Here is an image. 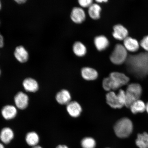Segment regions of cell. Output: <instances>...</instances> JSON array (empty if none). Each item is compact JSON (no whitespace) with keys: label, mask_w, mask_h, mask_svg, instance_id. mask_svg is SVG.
Returning <instances> with one entry per match:
<instances>
[{"label":"cell","mask_w":148,"mask_h":148,"mask_svg":"<svg viewBox=\"0 0 148 148\" xmlns=\"http://www.w3.org/2000/svg\"><path fill=\"white\" fill-rule=\"evenodd\" d=\"M129 71L137 77L148 75V51L127 56L125 61Z\"/></svg>","instance_id":"1"},{"label":"cell","mask_w":148,"mask_h":148,"mask_svg":"<svg viewBox=\"0 0 148 148\" xmlns=\"http://www.w3.org/2000/svg\"><path fill=\"white\" fill-rule=\"evenodd\" d=\"M130 80L124 74L119 72H112L110 76L103 79V86L106 91L115 90L128 83Z\"/></svg>","instance_id":"2"},{"label":"cell","mask_w":148,"mask_h":148,"mask_svg":"<svg viewBox=\"0 0 148 148\" xmlns=\"http://www.w3.org/2000/svg\"><path fill=\"white\" fill-rule=\"evenodd\" d=\"M133 129V123L127 118H121L116 122L114 125V130L116 136L121 138H127Z\"/></svg>","instance_id":"3"},{"label":"cell","mask_w":148,"mask_h":148,"mask_svg":"<svg viewBox=\"0 0 148 148\" xmlns=\"http://www.w3.org/2000/svg\"><path fill=\"white\" fill-rule=\"evenodd\" d=\"M142 87L138 83H131L125 91V106L129 108L131 104L140 99L142 94Z\"/></svg>","instance_id":"4"},{"label":"cell","mask_w":148,"mask_h":148,"mask_svg":"<svg viewBox=\"0 0 148 148\" xmlns=\"http://www.w3.org/2000/svg\"><path fill=\"white\" fill-rule=\"evenodd\" d=\"M106 99L107 103L112 108H121L125 106V91L120 90L117 94L110 91L106 94Z\"/></svg>","instance_id":"5"},{"label":"cell","mask_w":148,"mask_h":148,"mask_svg":"<svg viewBox=\"0 0 148 148\" xmlns=\"http://www.w3.org/2000/svg\"><path fill=\"white\" fill-rule=\"evenodd\" d=\"M127 56V50L124 46L118 44H116L111 53L110 58L113 63L119 65L125 62Z\"/></svg>","instance_id":"6"},{"label":"cell","mask_w":148,"mask_h":148,"mask_svg":"<svg viewBox=\"0 0 148 148\" xmlns=\"http://www.w3.org/2000/svg\"><path fill=\"white\" fill-rule=\"evenodd\" d=\"M29 101L28 96L23 92H18L14 97L16 107L20 110H23L26 108L28 105Z\"/></svg>","instance_id":"7"},{"label":"cell","mask_w":148,"mask_h":148,"mask_svg":"<svg viewBox=\"0 0 148 148\" xmlns=\"http://www.w3.org/2000/svg\"><path fill=\"white\" fill-rule=\"evenodd\" d=\"M113 36L116 39L124 40L128 36V32L127 29L120 24H118L114 25L113 27Z\"/></svg>","instance_id":"8"},{"label":"cell","mask_w":148,"mask_h":148,"mask_svg":"<svg viewBox=\"0 0 148 148\" xmlns=\"http://www.w3.org/2000/svg\"><path fill=\"white\" fill-rule=\"evenodd\" d=\"M17 108L12 105H7L3 107L1 110V114L5 120L14 119L17 114Z\"/></svg>","instance_id":"9"},{"label":"cell","mask_w":148,"mask_h":148,"mask_svg":"<svg viewBox=\"0 0 148 148\" xmlns=\"http://www.w3.org/2000/svg\"><path fill=\"white\" fill-rule=\"evenodd\" d=\"M70 16L74 23H80L84 21L86 16L84 10L82 8L75 7L72 10Z\"/></svg>","instance_id":"10"},{"label":"cell","mask_w":148,"mask_h":148,"mask_svg":"<svg viewBox=\"0 0 148 148\" xmlns=\"http://www.w3.org/2000/svg\"><path fill=\"white\" fill-rule=\"evenodd\" d=\"M66 110L70 116L77 118L80 115L82 109L77 102L72 101L66 105Z\"/></svg>","instance_id":"11"},{"label":"cell","mask_w":148,"mask_h":148,"mask_svg":"<svg viewBox=\"0 0 148 148\" xmlns=\"http://www.w3.org/2000/svg\"><path fill=\"white\" fill-rule=\"evenodd\" d=\"M14 55L16 60L21 63L26 62L28 60V53L22 46H18L16 48Z\"/></svg>","instance_id":"12"},{"label":"cell","mask_w":148,"mask_h":148,"mask_svg":"<svg viewBox=\"0 0 148 148\" xmlns=\"http://www.w3.org/2000/svg\"><path fill=\"white\" fill-rule=\"evenodd\" d=\"M124 46L127 50L136 52L139 49V44L136 39L127 36L124 40Z\"/></svg>","instance_id":"13"},{"label":"cell","mask_w":148,"mask_h":148,"mask_svg":"<svg viewBox=\"0 0 148 148\" xmlns=\"http://www.w3.org/2000/svg\"><path fill=\"white\" fill-rule=\"evenodd\" d=\"M56 99L60 104L67 105L71 101V96L68 90H63L57 94Z\"/></svg>","instance_id":"14"},{"label":"cell","mask_w":148,"mask_h":148,"mask_svg":"<svg viewBox=\"0 0 148 148\" xmlns=\"http://www.w3.org/2000/svg\"><path fill=\"white\" fill-rule=\"evenodd\" d=\"M14 137L13 131L9 127H5L2 130L0 133V139L5 144H8Z\"/></svg>","instance_id":"15"},{"label":"cell","mask_w":148,"mask_h":148,"mask_svg":"<svg viewBox=\"0 0 148 148\" xmlns=\"http://www.w3.org/2000/svg\"><path fill=\"white\" fill-rule=\"evenodd\" d=\"M23 86L26 91L29 92H35L38 90V84L35 79L27 78L24 79Z\"/></svg>","instance_id":"16"},{"label":"cell","mask_w":148,"mask_h":148,"mask_svg":"<svg viewBox=\"0 0 148 148\" xmlns=\"http://www.w3.org/2000/svg\"><path fill=\"white\" fill-rule=\"evenodd\" d=\"M81 73L83 78L86 80H95L98 77L97 71L91 68L86 67L83 68Z\"/></svg>","instance_id":"17"},{"label":"cell","mask_w":148,"mask_h":148,"mask_svg":"<svg viewBox=\"0 0 148 148\" xmlns=\"http://www.w3.org/2000/svg\"><path fill=\"white\" fill-rule=\"evenodd\" d=\"M94 42L96 47L99 51L104 50L109 45L108 39L102 35L96 37L94 38Z\"/></svg>","instance_id":"18"},{"label":"cell","mask_w":148,"mask_h":148,"mask_svg":"<svg viewBox=\"0 0 148 148\" xmlns=\"http://www.w3.org/2000/svg\"><path fill=\"white\" fill-rule=\"evenodd\" d=\"M129 108L134 114L142 113L146 110V104L143 101L139 99L132 103Z\"/></svg>","instance_id":"19"},{"label":"cell","mask_w":148,"mask_h":148,"mask_svg":"<svg viewBox=\"0 0 148 148\" xmlns=\"http://www.w3.org/2000/svg\"><path fill=\"white\" fill-rule=\"evenodd\" d=\"M39 136L38 134L34 131L28 133L25 136V141L27 144L31 147L38 145L39 142Z\"/></svg>","instance_id":"20"},{"label":"cell","mask_w":148,"mask_h":148,"mask_svg":"<svg viewBox=\"0 0 148 148\" xmlns=\"http://www.w3.org/2000/svg\"><path fill=\"white\" fill-rule=\"evenodd\" d=\"M101 10V7L99 5L96 3H92L89 7L88 14L92 19H97L100 17Z\"/></svg>","instance_id":"21"},{"label":"cell","mask_w":148,"mask_h":148,"mask_svg":"<svg viewBox=\"0 0 148 148\" xmlns=\"http://www.w3.org/2000/svg\"><path fill=\"white\" fill-rule=\"evenodd\" d=\"M136 144L139 148H148V134L147 132L138 134Z\"/></svg>","instance_id":"22"},{"label":"cell","mask_w":148,"mask_h":148,"mask_svg":"<svg viewBox=\"0 0 148 148\" xmlns=\"http://www.w3.org/2000/svg\"><path fill=\"white\" fill-rule=\"evenodd\" d=\"M73 50L74 53L79 57L83 56L86 53V46L80 42H76L74 44Z\"/></svg>","instance_id":"23"},{"label":"cell","mask_w":148,"mask_h":148,"mask_svg":"<svg viewBox=\"0 0 148 148\" xmlns=\"http://www.w3.org/2000/svg\"><path fill=\"white\" fill-rule=\"evenodd\" d=\"M83 148H95L96 142L93 138L86 137L83 139L81 142Z\"/></svg>","instance_id":"24"},{"label":"cell","mask_w":148,"mask_h":148,"mask_svg":"<svg viewBox=\"0 0 148 148\" xmlns=\"http://www.w3.org/2000/svg\"><path fill=\"white\" fill-rule=\"evenodd\" d=\"M140 45L147 51H148V36H144L140 40Z\"/></svg>","instance_id":"25"},{"label":"cell","mask_w":148,"mask_h":148,"mask_svg":"<svg viewBox=\"0 0 148 148\" xmlns=\"http://www.w3.org/2000/svg\"><path fill=\"white\" fill-rule=\"evenodd\" d=\"M79 5L83 7H89L92 3V0H79Z\"/></svg>","instance_id":"26"},{"label":"cell","mask_w":148,"mask_h":148,"mask_svg":"<svg viewBox=\"0 0 148 148\" xmlns=\"http://www.w3.org/2000/svg\"><path fill=\"white\" fill-rule=\"evenodd\" d=\"M3 45H4V42H3V37L0 33V48L3 47Z\"/></svg>","instance_id":"27"},{"label":"cell","mask_w":148,"mask_h":148,"mask_svg":"<svg viewBox=\"0 0 148 148\" xmlns=\"http://www.w3.org/2000/svg\"><path fill=\"white\" fill-rule=\"evenodd\" d=\"M15 1H16L18 4H21L25 3L27 1L26 0H16Z\"/></svg>","instance_id":"28"},{"label":"cell","mask_w":148,"mask_h":148,"mask_svg":"<svg viewBox=\"0 0 148 148\" xmlns=\"http://www.w3.org/2000/svg\"><path fill=\"white\" fill-rule=\"evenodd\" d=\"M56 148H68L67 146L65 145H59Z\"/></svg>","instance_id":"29"},{"label":"cell","mask_w":148,"mask_h":148,"mask_svg":"<svg viewBox=\"0 0 148 148\" xmlns=\"http://www.w3.org/2000/svg\"><path fill=\"white\" fill-rule=\"evenodd\" d=\"M108 1H107V0H97V1H97V3H102L103 2H106Z\"/></svg>","instance_id":"30"},{"label":"cell","mask_w":148,"mask_h":148,"mask_svg":"<svg viewBox=\"0 0 148 148\" xmlns=\"http://www.w3.org/2000/svg\"><path fill=\"white\" fill-rule=\"evenodd\" d=\"M32 148H42L41 147H40V146L37 145L36 146H34V147H32Z\"/></svg>","instance_id":"31"},{"label":"cell","mask_w":148,"mask_h":148,"mask_svg":"<svg viewBox=\"0 0 148 148\" xmlns=\"http://www.w3.org/2000/svg\"><path fill=\"white\" fill-rule=\"evenodd\" d=\"M146 110L148 114V102L146 104Z\"/></svg>","instance_id":"32"},{"label":"cell","mask_w":148,"mask_h":148,"mask_svg":"<svg viewBox=\"0 0 148 148\" xmlns=\"http://www.w3.org/2000/svg\"><path fill=\"white\" fill-rule=\"evenodd\" d=\"M0 148H5L4 146L1 143H0Z\"/></svg>","instance_id":"33"},{"label":"cell","mask_w":148,"mask_h":148,"mask_svg":"<svg viewBox=\"0 0 148 148\" xmlns=\"http://www.w3.org/2000/svg\"><path fill=\"white\" fill-rule=\"evenodd\" d=\"M1 1H0V10H1Z\"/></svg>","instance_id":"34"},{"label":"cell","mask_w":148,"mask_h":148,"mask_svg":"<svg viewBox=\"0 0 148 148\" xmlns=\"http://www.w3.org/2000/svg\"><path fill=\"white\" fill-rule=\"evenodd\" d=\"M1 70H0V75H1Z\"/></svg>","instance_id":"35"}]
</instances>
